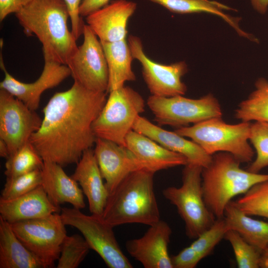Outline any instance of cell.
Listing matches in <instances>:
<instances>
[{"label": "cell", "mask_w": 268, "mask_h": 268, "mask_svg": "<svg viewBox=\"0 0 268 268\" xmlns=\"http://www.w3.org/2000/svg\"><path fill=\"white\" fill-rule=\"evenodd\" d=\"M107 99L106 92L75 82L68 90L56 93L43 110L40 128L29 139L43 161L62 167L76 164L95 144L92 125Z\"/></svg>", "instance_id": "1"}, {"label": "cell", "mask_w": 268, "mask_h": 268, "mask_svg": "<svg viewBox=\"0 0 268 268\" xmlns=\"http://www.w3.org/2000/svg\"><path fill=\"white\" fill-rule=\"evenodd\" d=\"M15 15L25 34L35 35L42 43L43 54L68 65L78 46L67 26L69 15L64 0H32Z\"/></svg>", "instance_id": "2"}, {"label": "cell", "mask_w": 268, "mask_h": 268, "mask_svg": "<svg viewBox=\"0 0 268 268\" xmlns=\"http://www.w3.org/2000/svg\"><path fill=\"white\" fill-rule=\"evenodd\" d=\"M154 174L140 169L125 178L109 195L102 215L103 220L113 227L130 223L150 226L159 221Z\"/></svg>", "instance_id": "3"}, {"label": "cell", "mask_w": 268, "mask_h": 268, "mask_svg": "<svg viewBox=\"0 0 268 268\" xmlns=\"http://www.w3.org/2000/svg\"><path fill=\"white\" fill-rule=\"evenodd\" d=\"M231 154L219 152L212 155L209 164L202 168V190L204 202L216 218L224 217L227 204L234 197L268 180V174L253 173L240 167Z\"/></svg>", "instance_id": "4"}, {"label": "cell", "mask_w": 268, "mask_h": 268, "mask_svg": "<svg viewBox=\"0 0 268 268\" xmlns=\"http://www.w3.org/2000/svg\"><path fill=\"white\" fill-rule=\"evenodd\" d=\"M251 123L237 124L225 123L222 117H215L177 128L174 131L190 138L207 154L224 152L231 154L240 163L253 161L254 151L249 144Z\"/></svg>", "instance_id": "5"}, {"label": "cell", "mask_w": 268, "mask_h": 268, "mask_svg": "<svg viewBox=\"0 0 268 268\" xmlns=\"http://www.w3.org/2000/svg\"><path fill=\"white\" fill-rule=\"evenodd\" d=\"M202 169L199 165L188 163L183 170L182 185L169 187L162 192L165 198L176 206L184 222L186 235L191 239H196L216 219L204 201Z\"/></svg>", "instance_id": "6"}, {"label": "cell", "mask_w": 268, "mask_h": 268, "mask_svg": "<svg viewBox=\"0 0 268 268\" xmlns=\"http://www.w3.org/2000/svg\"><path fill=\"white\" fill-rule=\"evenodd\" d=\"M101 112L92 125L96 138L126 146V138L140 114L144 111L142 96L133 88L123 86L109 92Z\"/></svg>", "instance_id": "7"}, {"label": "cell", "mask_w": 268, "mask_h": 268, "mask_svg": "<svg viewBox=\"0 0 268 268\" xmlns=\"http://www.w3.org/2000/svg\"><path fill=\"white\" fill-rule=\"evenodd\" d=\"M60 214L66 225L76 228L91 250L95 251L110 268H132L116 240L113 227L102 216L83 213L74 207H63Z\"/></svg>", "instance_id": "8"}, {"label": "cell", "mask_w": 268, "mask_h": 268, "mask_svg": "<svg viewBox=\"0 0 268 268\" xmlns=\"http://www.w3.org/2000/svg\"><path fill=\"white\" fill-rule=\"evenodd\" d=\"M17 237L42 263L44 268H53L60 255L67 236L66 225L61 214L10 223Z\"/></svg>", "instance_id": "9"}, {"label": "cell", "mask_w": 268, "mask_h": 268, "mask_svg": "<svg viewBox=\"0 0 268 268\" xmlns=\"http://www.w3.org/2000/svg\"><path fill=\"white\" fill-rule=\"evenodd\" d=\"M147 104L159 125L177 128L222 116L218 100L210 93L199 99L183 95L170 97L151 95Z\"/></svg>", "instance_id": "10"}, {"label": "cell", "mask_w": 268, "mask_h": 268, "mask_svg": "<svg viewBox=\"0 0 268 268\" xmlns=\"http://www.w3.org/2000/svg\"><path fill=\"white\" fill-rule=\"evenodd\" d=\"M82 44L71 59L69 67L74 82L95 92L108 91L109 71L100 40L88 25H84Z\"/></svg>", "instance_id": "11"}, {"label": "cell", "mask_w": 268, "mask_h": 268, "mask_svg": "<svg viewBox=\"0 0 268 268\" xmlns=\"http://www.w3.org/2000/svg\"><path fill=\"white\" fill-rule=\"evenodd\" d=\"M128 42L134 59L142 66V75L151 95L170 97L186 93L187 88L182 81L188 71L185 62L168 65L156 63L145 54L139 38L130 35Z\"/></svg>", "instance_id": "12"}, {"label": "cell", "mask_w": 268, "mask_h": 268, "mask_svg": "<svg viewBox=\"0 0 268 268\" xmlns=\"http://www.w3.org/2000/svg\"><path fill=\"white\" fill-rule=\"evenodd\" d=\"M42 122L35 111L6 90L0 89V139L6 143L9 155L29 141Z\"/></svg>", "instance_id": "13"}, {"label": "cell", "mask_w": 268, "mask_h": 268, "mask_svg": "<svg viewBox=\"0 0 268 268\" xmlns=\"http://www.w3.org/2000/svg\"><path fill=\"white\" fill-rule=\"evenodd\" d=\"M43 55L44 66L39 77L33 82L24 83L8 73L0 54V66L4 73V78L0 83V89L6 90L34 111L38 108L41 96L45 90L58 86L71 75L67 65L56 61L47 55Z\"/></svg>", "instance_id": "14"}, {"label": "cell", "mask_w": 268, "mask_h": 268, "mask_svg": "<svg viewBox=\"0 0 268 268\" xmlns=\"http://www.w3.org/2000/svg\"><path fill=\"white\" fill-rule=\"evenodd\" d=\"M171 234L170 226L160 219L142 237L128 241L127 251L145 268H173L168 252Z\"/></svg>", "instance_id": "15"}, {"label": "cell", "mask_w": 268, "mask_h": 268, "mask_svg": "<svg viewBox=\"0 0 268 268\" xmlns=\"http://www.w3.org/2000/svg\"><path fill=\"white\" fill-rule=\"evenodd\" d=\"M95 146L94 153L109 194L129 174L144 169L126 146L101 138H96Z\"/></svg>", "instance_id": "16"}, {"label": "cell", "mask_w": 268, "mask_h": 268, "mask_svg": "<svg viewBox=\"0 0 268 268\" xmlns=\"http://www.w3.org/2000/svg\"><path fill=\"white\" fill-rule=\"evenodd\" d=\"M136 8V4L133 1L115 0L87 16V25L100 41L126 39L128 21Z\"/></svg>", "instance_id": "17"}, {"label": "cell", "mask_w": 268, "mask_h": 268, "mask_svg": "<svg viewBox=\"0 0 268 268\" xmlns=\"http://www.w3.org/2000/svg\"><path fill=\"white\" fill-rule=\"evenodd\" d=\"M133 130L147 136L167 149L184 156L188 163L204 168L211 161L212 155L207 154L194 141L186 139L175 131H168L155 125L141 116L137 118Z\"/></svg>", "instance_id": "18"}, {"label": "cell", "mask_w": 268, "mask_h": 268, "mask_svg": "<svg viewBox=\"0 0 268 268\" xmlns=\"http://www.w3.org/2000/svg\"><path fill=\"white\" fill-rule=\"evenodd\" d=\"M126 147L140 162L144 169L156 172L188 164L183 155L165 148L147 136L134 130L126 138Z\"/></svg>", "instance_id": "19"}, {"label": "cell", "mask_w": 268, "mask_h": 268, "mask_svg": "<svg viewBox=\"0 0 268 268\" xmlns=\"http://www.w3.org/2000/svg\"><path fill=\"white\" fill-rule=\"evenodd\" d=\"M60 210L42 185L17 198H0V217L9 223L45 217Z\"/></svg>", "instance_id": "20"}, {"label": "cell", "mask_w": 268, "mask_h": 268, "mask_svg": "<svg viewBox=\"0 0 268 268\" xmlns=\"http://www.w3.org/2000/svg\"><path fill=\"white\" fill-rule=\"evenodd\" d=\"M71 177L86 196L91 214L102 216L109 193L91 148L83 153Z\"/></svg>", "instance_id": "21"}, {"label": "cell", "mask_w": 268, "mask_h": 268, "mask_svg": "<svg viewBox=\"0 0 268 268\" xmlns=\"http://www.w3.org/2000/svg\"><path fill=\"white\" fill-rule=\"evenodd\" d=\"M60 165L44 161L41 168L42 186L51 201L56 205L68 203L81 209L85 204L83 192L78 183L68 176Z\"/></svg>", "instance_id": "22"}, {"label": "cell", "mask_w": 268, "mask_h": 268, "mask_svg": "<svg viewBox=\"0 0 268 268\" xmlns=\"http://www.w3.org/2000/svg\"><path fill=\"white\" fill-rule=\"evenodd\" d=\"M158 3L170 11L179 14L207 13L219 16L230 25L241 37L253 42L258 40L240 27L241 18L232 16L226 11H235L233 8L213 0H149Z\"/></svg>", "instance_id": "23"}, {"label": "cell", "mask_w": 268, "mask_h": 268, "mask_svg": "<svg viewBox=\"0 0 268 268\" xmlns=\"http://www.w3.org/2000/svg\"><path fill=\"white\" fill-rule=\"evenodd\" d=\"M0 268H44L17 237L10 223L0 217Z\"/></svg>", "instance_id": "24"}, {"label": "cell", "mask_w": 268, "mask_h": 268, "mask_svg": "<svg viewBox=\"0 0 268 268\" xmlns=\"http://www.w3.org/2000/svg\"><path fill=\"white\" fill-rule=\"evenodd\" d=\"M224 218L227 231H236L262 253L268 247V222L250 217L232 201L226 206Z\"/></svg>", "instance_id": "25"}, {"label": "cell", "mask_w": 268, "mask_h": 268, "mask_svg": "<svg viewBox=\"0 0 268 268\" xmlns=\"http://www.w3.org/2000/svg\"><path fill=\"white\" fill-rule=\"evenodd\" d=\"M100 42L108 67V92L124 86L126 81L135 80V76L132 68L134 59L126 39L113 42Z\"/></svg>", "instance_id": "26"}, {"label": "cell", "mask_w": 268, "mask_h": 268, "mask_svg": "<svg viewBox=\"0 0 268 268\" xmlns=\"http://www.w3.org/2000/svg\"><path fill=\"white\" fill-rule=\"evenodd\" d=\"M255 85V90L239 104L235 117L241 122L268 123V80L260 78Z\"/></svg>", "instance_id": "27"}, {"label": "cell", "mask_w": 268, "mask_h": 268, "mask_svg": "<svg viewBox=\"0 0 268 268\" xmlns=\"http://www.w3.org/2000/svg\"><path fill=\"white\" fill-rule=\"evenodd\" d=\"M4 175L13 177L41 168L43 160L30 141L6 159Z\"/></svg>", "instance_id": "28"}, {"label": "cell", "mask_w": 268, "mask_h": 268, "mask_svg": "<svg viewBox=\"0 0 268 268\" xmlns=\"http://www.w3.org/2000/svg\"><path fill=\"white\" fill-rule=\"evenodd\" d=\"M234 202L245 214L268 220V180L255 184Z\"/></svg>", "instance_id": "29"}, {"label": "cell", "mask_w": 268, "mask_h": 268, "mask_svg": "<svg viewBox=\"0 0 268 268\" xmlns=\"http://www.w3.org/2000/svg\"><path fill=\"white\" fill-rule=\"evenodd\" d=\"M91 250L84 238L78 234L65 237L62 243L57 268H76Z\"/></svg>", "instance_id": "30"}, {"label": "cell", "mask_w": 268, "mask_h": 268, "mask_svg": "<svg viewBox=\"0 0 268 268\" xmlns=\"http://www.w3.org/2000/svg\"><path fill=\"white\" fill-rule=\"evenodd\" d=\"M249 141L255 149L256 157L247 170L258 173L268 166V123H251Z\"/></svg>", "instance_id": "31"}, {"label": "cell", "mask_w": 268, "mask_h": 268, "mask_svg": "<svg viewBox=\"0 0 268 268\" xmlns=\"http://www.w3.org/2000/svg\"><path fill=\"white\" fill-rule=\"evenodd\" d=\"M224 238L231 244L239 268H260L262 252L246 242L237 232L229 230Z\"/></svg>", "instance_id": "32"}, {"label": "cell", "mask_w": 268, "mask_h": 268, "mask_svg": "<svg viewBox=\"0 0 268 268\" xmlns=\"http://www.w3.org/2000/svg\"><path fill=\"white\" fill-rule=\"evenodd\" d=\"M41 168L17 176L6 178L1 198L11 199L18 197L42 185Z\"/></svg>", "instance_id": "33"}, {"label": "cell", "mask_w": 268, "mask_h": 268, "mask_svg": "<svg viewBox=\"0 0 268 268\" xmlns=\"http://www.w3.org/2000/svg\"><path fill=\"white\" fill-rule=\"evenodd\" d=\"M227 231L224 217L216 218L211 226L195 239L190 246L201 260L212 252Z\"/></svg>", "instance_id": "34"}, {"label": "cell", "mask_w": 268, "mask_h": 268, "mask_svg": "<svg viewBox=\"0 0 268 268\" xmlns=\"http://www.w3.org/2000/svg\"><path fill=\"white\" fill-rule=\"evenodd\" d=\"M67 5L71 22V31L77 40L83 34L84 24L79 13V8L82 0H64Z\"/></svg>", "instance_id": "35"}, {"label": "cell", "mask_w": 268, "mask_h": 268, "mask_svg": "<svg viewBox=\"0 0 268 268\" xmlns=\"http://www.w3.org/2000/svg\"><path fill=\"white\" fill-rule=\"evenodd\" d=\"M173 268H194L201 261L197 254L189 246L171 257Z\"/></svg>", "instance_id": "36"}, {"label": "cell", "mask_w": 268, "mask_h": 268, "mask_svg": "<svg viewBox=\"0 0 268 268\" xmlns=\"http://www.w3.org/2000/svg\"><path fill=\"white\" fill-rule=\"evenodd\" d=\"M32 0H0V21L12 13L15 14Z\"/></svg>", "instance_id": "37"}, {"label": "cell", "mask_w": 268, "mask_h": 268, "mask_svg": "<svg viewBox=\"0 0 268 268\" xmlns=\"http://www.w3.org/2000/svg\"><path fill=\"white\" fill-rule=\"evenodd\" d=\"M110 0H82L79 8L81 17L87 16L109 4Z\"/></svg>", "instance_id": "38"}, {"label": "cell", "mask_w": 268, "mask_h": 268, "mask_svg": "<svg viewBox=\"0 0 268 268\" xmlns=\"http://www.w3.org/2000/svg\"><path fill=\"white\" fill-rule=\"evenodd\" d=\"M253 8L258 13L264 14L268 10V0H249Z\"/></svg>", "instance_id": "39"}, {"label": "cell", "mask_w": 268, "mask_h": 268, "mask_svg": "<svg viewBox=\"0 0 268 268\" xmlns=\"http://www.w3.org/2000/svg\"><path fill=\"white\" fill-rule=\"evenodd\" d=\"M260 268H268V247L261 254Z\"/></svg>", "instance_id": "40"}, {"label": "cell", "mask_w": 268, "mask_h": 268, "mask_svg": "<svg viewBox=\"0 0 268 268\" xmlns=\"http://www.w3.org/2000/svg\"><path fill=\"white\" fill-rule=\"evenodd\" d=\"M0 156L7 159L9 156V151L6 143L0 139Z\"/></svg>", "instance_id": "41"}]
</instances>
